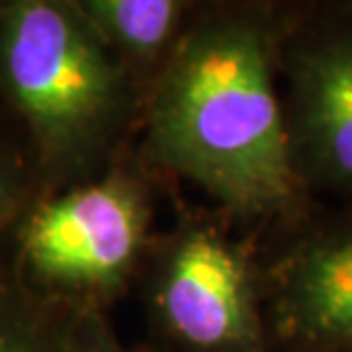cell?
I'll return each mask as SVG.
<instances>
[{
	"mask_svg": "<svg viewBox=\"0 0 352 352\" xmlns=\"http://www.w3.org/2000/svg\"><path fill=\"white\" fill-rule=\"evenodd\" d=\"M224 213L181 206L158 231L140 274L158 352H274L261 254Z\"/></svg>",
	"mask_w": 352,
	"mask_h": 352,
	"instance_id": "4",
	"label": "cell"
},
{
	"mask_svg": "<svg viewBox=\"0 0 352 352\" xmlns=\"http://www.w3.org/2000/svg\"><path fill=\"white\" fill-rule=\"evenodd\" d=\"M144 346H146V343H144ZM146 348H149V352H158V350H153L151 346H146Z\"/></svg>",
	"mask_w": 352,
	"mask_h": 352,
	"instance_id": "11",
	"label": "cell"
},
{
	"mask_svg": "<svg viewBox=\"0 0 352 352\" xmlns=\"http://www.w3.org/2000/svg\"><path fill=\"white\" fill-rule=\"evenodd\" d=\"M156 234V172L133 146L91 179L41 195L7 256L46 300L110 314L140 281Z\"/></svg>",
	"mask_w": 352,
	"mask_h": 352,
	"instance_id": "3",
	"label": "cell"
},
{
	"mask_svg": "<svg viewBox=\"0 0 352 352\" xmlns=\"http://www.w3.org/2000/svg\"><path fill=\"white\" fill-rule=\"evenodd\" d=\"M291 3H199L146 89L138 153L199 188L231 222L291 229L314 210L293 167L279 85Z\"/></svg>",
	"mask_w": 352,
	"mask_h": 352,
	"instance_id": "1",
	"label": "cell"
},
{
	"mask_svg": "<svg viewBox=\"0 0 352 352\" xmlns=\"http://www.w3.org/2000/svg\"><path fill=\"white\" fill-rule=\"evenodd\" d=\"M72 309L32 291L0 254V352H65V332Z\"/></svg>",
	"mask_w": 352,
	"mask_h": 352,
	"instance_id": "8",
	"label": "cell"
},
{
	"mask_svg": "<svg viewBox=\"0 0 352 352\" xmlns=\"http://www.w3.org/2000/svg\"><path fill=\"white\" fill-rule=\"evenodd\" d=\"M293 167L309 195L352 201V3H295L279 46Z\"/></svg>",
	"mask_w": 352,
	"mask_h": 352,
	"instance_id": "5",
	"label": "cell"
},
{
	"mask_svg": "<svg viewBox=\"0 0 352 352\" xmlns=\"http://www.w3.org/2000/svg\"><path fill=\"white\" fill-rule=\"evenodd\" d=\"M44 195L37 167L12 122L0 112V254L21 217Z\"/></svg>",
	"mask_w": 352,
	"mask_h": 352,
	"instance_id": "9",
	"label": "cell"
},
{
	"mask_svg": "<svg viewBox=\"0 0 352 352\" xmlns=\"http://www.w3.org/2000/svg\"><path fill=\"white\" fill-rule=\"evenodd\" d=\"M65 352H149L144 343L126 346L119 339L110 314L72 311L65 332Z\"/></svg>",
	"mask_w": 352,
	"mask_h": 352,
	"instance_id": "10",
	"label": "cell"
},
{
	"mask_svg": "<svg viewBox=\"0 0 352 352\" xmlns=\"http://www.w3.org/2000/svg\"><path fill=\"white\" fill-rule=\"evenodd\" d=\"M261 267L274 352H352V213H311Z\"/></svg>",
	"mask_w": 352,
	"mask_h": 352,
	"instance_id": "6",
	"label": "cell"
},
{
	"mask_svg": "<svg viewBox=\"0 0 352 352\" xmlns=\"http://www.w3.org/2000/svg\"><path fill=\"white\" fill-rule=\"evenodd\" d=\"M76 5L146 96V89L181 44L199 3L197 0H76Z\"/></svg>",
	"mask_w": 352,
	"mask_h": 352,
	"instance_id": "7",
	"label": "cell"
},
{
	"mask_svg": "<svg viewBox=\"0 0 352 352\" xmlns=\"http://www.w3.org/2000/svg\"><path fill=\"white\" fill-rule=\"evenodd\" d=\"M144 89L76 0H0V112L44 195L91 179L138 142Z\"/></svg>",
	"mask_w": 352,
	"mask_h": 352,
	"instance_id": "2",
	"label": "cell"
}]
</instances>
